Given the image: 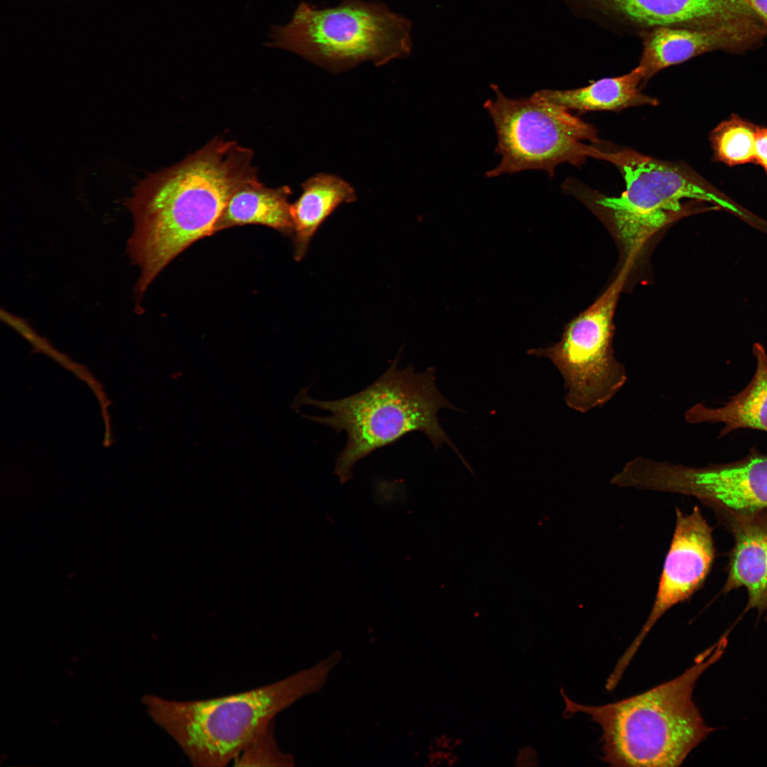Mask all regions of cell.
Returning <instances> with one entry per match:
<instances>
[{
	"label": "cell",
	"instance_id": "d6986e66",
	"mask_svg": "<svg viewBox=\"0 0 767 767\" xmlns=\"http://www.w3.org/2000/svg\"><path fill=\"white\" fill-rule=\"evenodd\" d=\"M274 720L266 725L234 759L237 766H293V755L281 750L276 741Z\"/></svg>",
	"mask_w": 767,
	"mask_h": 767
},
{
	"label": "cell",
	"instance_id": "9a60e30c",
	"mask_svg": "<svg viewBox=\"0 0 767 767\" xmlns=\"http://www.w3.org/2000/svg\"><path fill=\"white\" fill-rule=\"evenodd\" d=\"M643 74L637 66L629 72L606 77L573 89H541L533 97L580 112L599 110L619 111L641 105L656 106L658 100L641 92Z\"/></svg>",
	"mask_w": 767,
	"mask_h": 767
},
{
	"label": "cell",
	"instance_id": "30bf717a",
	"mask_svg": "<svg viewBox=\"0 0 767 767\" xmlns=\"http://www.w3.org/2000/svg\"><path fill=\"white\" fill-rule=\"evenodd\" d=\"M602 27L639 38L661 26L713 30L749 24L756 14L745 0H563Z\"/></svg>",
	"mask_w": 767,
	"mask_h": 767
},
{
	"label": "cell",
	"instance_id": "2e32d148",
	"mask_svg": "<svg viewBox=\"0 0 767 767\" xmlns=\"http://www.w3.org/2000/svg\"><path fill=\"white\" fill-rule=\"evenodd\" d=\"M301 187L300 195L291 204L296 261L305 257L312 238L326 219L341 205L357 198L348 182L331 173H317L304 181Z\"/></svg>",
	"mask_w": 767,
	"mask_h": 767
},
{
	"label": "cell",
	"instance_id": "ba28073f",
	"mask_svg": "<svg viewBox=\"0 0 767 767\" xmlns=\"http://www.w3.org/2000/svg\"><path fill=\"white\" fill-rule=\"evenodd\" d=\"M628 273L624 267L609 288L565 327L557 343L528 354L549 359L560 372L568 407L584 413L608 403L627 381L615 357L614 316Z\"/></svg>",
	"mask_w": 767,
	"mask_h": 767
},
{
	"label": "cell",
	"instance_id": "3957f363",
	"mask_svg": "<svg viewBox=\"0 0 767 767\" xmlns=\"http://www.w3.org/2000/svg\"><path fill=\"white\" fill-rule=\"evenodd\" d=\"M341 660V652L335 651L282 680L219 697L187 701L152 697L151 712L192 766H224L278 714L320 691Z\"/></svg>",
	"mask_w": 767,
	"mask_h": 767
},
{
	"label": "cell",
	"instance_id": "5bb4252c",
	"mask_svg": "<svg viewBox=\"0 0 767 767\" xmlns=\"http://www.w3.org/2000/svg\"><path fill=\"white\" fill-rule=\"evenodd\" d=\"M752 354L756 369L746 387L720 407L693 405L684 414L687 423H722L719 438L741 428L767 432V352L762 344L756 342Z\"/></svg>",
	"mask_w": 767,
	"mask_h": 767
},
{
	"label": "cell",
	"instance_id": "ffe728a7",
	"mask_svg": "<svg viewBox=\"0 0 767 767\" xmlns=\"http://www.w3.org/2000/svg\"><path fill=\"white\" fill-rule=\"evenodd\" d=\"M755 161L761 165L767 173V129L759 128L756 139Z\"/></svg>",
	"mask_w": 767,
	"mask_h": 767
},
{
	"label": "cell",
	"instance_id": "277c9868",
	"mask_svg": "<svg viewBox=\"0 0 767 767\" xmlns=\"http://www.w3.org/2000/svg\"><path fill=\"white\" fill-rule=\"evenodd\" d=\"M398 360L399 354L374 382L352 396L320 401L311 398L303 388L296 398V405L312 406L331 414L305 418L337 433H346L347 443L334 467L342 484L352 477L353 467L359 460L410 433H423L435 447L446 443L458 453L437 418L441 408H455L437 388L434 368L416 373L411 365L399 369Z\"/></svg>",
	"mask_w": 767,
	"mask_h": 767
},
{
	"label": "cell",
	"instance_id": "9c48e42d",
	"mask_svg": "<svg viewBox=\"0 0 767 767\" xmlns=\"http://www.w3.org/2000/svg\"><path fill=\"white\" fill-rule=\"evenodd\" d=\"M635 477L641 490L694 496L713 511L767 508V454L756 447L741 459L699 467L644 457Z\"/></svg>",
	"mask_w": 767,
	"mask_h": 767
},
{
	"label": "cell",
	"instance_id": "ac0fdd59",
	"mask_svg": "<svg viewBox=\"0 0 767 767\" xmlns=\"http://www.w3.org/2000/svg\"><path fill=\"white\" fill-rule=\"evenodd\" d=\"M758 129L736 116L719 124L710 134L716 158L729 165L755 161Z\"/></svg>",
	"mask_w": 767,
	"mask_h": 767
},
{
	"label": "cell",
	"instance_id": "44dd1931",
	"mask_svg": "<svg viewBox=\"0 0 767 767\" xmlns=\"http://www.w3.org/2000/svg\"><path fill=\"white\" fill-rule=\"evenodd\" d=\"M759 17L767 29V0H745Z\"/></svg>",
	"mask_w": 767,
	"mask_h": 767
},
{
	"label": "cell",
	"instance_id": "7c38bea8",
	"mask_svg": "<svg viewBox=\"0 0 767 767\" xmlns=\"http://www.w3.org/2000/svg\"><path fill=\"white\" fill-rule=\"evenodd\" d=\"M767 29L761 24L744 25L713 30L661 26L644 33L638 64L643 74V85L659 71L682 63L702 54L721 50L742 54L763 43Z\"/></svg>",
	"mask_w": 767,
	"mask_h": 767
},
{
	"label": "cell",
	"instance_id": "8992f818",
	"mask_svg": "<svg viewBox=\"0 0 767 767\" xmlns=\"http://www.w3.org/2000/svg\"><path fill=\"white\" fill-rule=\"evenodd\" d=\"M266 45L339 73L366 62L381 66L408 57L411 23L381 2L342 0L318 8L302 1L288 22L270 28Z\"/></svg>",
	"mask_w": 767,
	"mask_h": 767
},
{
	"label": "cell",
	"instance_id": "52a82bcc",
	"mask_svg": "<svg viewBox=\"0 0 767 767\" xmlns=\"http://www.w3.org/2000/svg\"><path fill=\"white\" fill-rule=\"evenodd\" d=\"M495 99H487L489 112L496 131L495 152L500 163L488 170V178L526 170H543L550 177L562 163L580 166L587 158L603 160L604 148L583 143L599 142L595 128L557 105L529 98L511 99L496 85Z\"/></svg>",
	"mask_w": 767,
	"mask_h": 767
},
{
	"label": "cell",
	"instance_id": "4fadbf2b",
	"mask_svg": "<svg viewBox=\"0 0 767 767\" xmlns=\"http://www.w3.org/2000/svg\"><path fill=\"white\" fill-rule=\"evenodd\" d=\"M718 521L732 535L727 577L722 591L744 587L748 594L745 612L756 609L767 614V508L747 512L714 511Z\"/></svg>",
	"mask_w": 767,
	"mask_h": 767
},
{
	"label": "cell",
	"instance_id": "e0dca14e",
	"mask_svg": "<svg viewBox=\"0 0 767 767\" xmlns=\"http://www.w3.org/2000/svg\"><path fill=\"white\" fill-rule=\"evenodd\" d=\"M292 193L289 186L268 187L259 180L244 185L229 198L216 223L214 234L236 226L259 224L293 237L289 202Z\"/></svg>",
	"mask_w": 767,
	"mask_h": 767
},
{
	"label": "cell",
	"instance_id": "7a4b0ae2",
	"mask_svg": "<svg viewBox=\"0 0 767 767\" xmlns=\"http://www.w3.org/2000/svg\"><path fill=\"white\" fill-rule=\"evenodd\" d=\"M726 633L680 675L646 692L603 705L575 702L562 691L565 715H589L602 731V760L614 766L675 767L715 730L692 696L697 680L723 656Z\"/></svg>",
	"mask_w": 767,
	"mask_h": 767
},
{
	"label": "cell",
	"instance_id": "8fae6325",
	"mask_svg": "<svg viewBox=\"0 0 767 767\" xmlns=\"http://www.w3.org/2000/svg\"><path fill=\"white\" fill-rule=\"evenodd\" d=\"M674 533L666 554L653 605L642 629L619 659L611 675L621 678L655 624L673 606L682 603L704 584L715 557L712 528L695 506L684 514L675 508Z\"/></svg>",
	"mask_w": 767,
	"mask_h": 767
},
{
	"label": "cell",
	"instance_id": "6da1fadb",
	"mask_svg": "<svg viewBox=\"0 0 767 767\" xmlns=\"http://www.w3.org/2000/svg\"><path fill=\"white\" fill-rule=\"evenodd\" d=\"M253 157L250 148L217 136L134 187L126 202L134 224L127 251L140 271L135 287L137 304L170 262L195 241L214 234L232 195L259 180Z\"/></svg>",
	"mask_w": 767,
	"mask_h": 767
},
{
	"label": "cell",
	"instance_id": "5b68a950",
	"mask_svg": "<svg viewBox=\"0 0 767 767\" xmlns=\"http://www.w3.org/2000/svg\"><path fill=\"white\" fill-rule=\"evenodd\" d=\"M604 152V161L614 164L624 179L626 189L619 196L601 194L574 178L566 180L562 189L606 223L629 260L657 232L684 217L722 207L744 215L685 165L629 148Z\"/></svg>",
	"mask_w": 767,
	"mask_h": 767
}]
</instances>
